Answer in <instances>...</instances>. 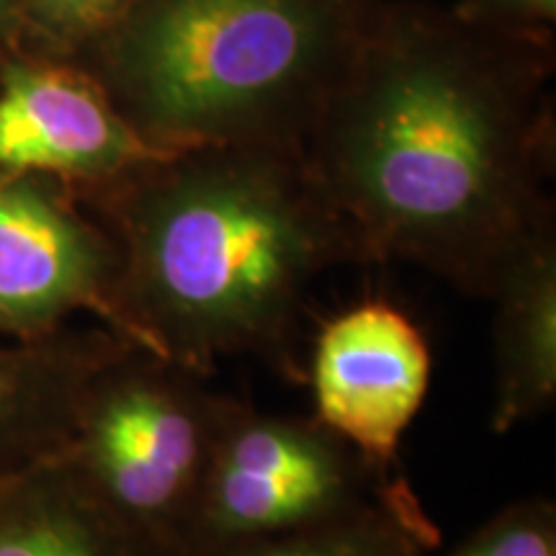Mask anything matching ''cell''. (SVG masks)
Here are the masks:
<instances>
[{"instance_id":"cell-1","label":"cell","mask_w":556,"mask_h":556,"mask_svg":"<svg viewBox=\"0 0 556 556\" xmlns=\"http://www.w3.org/2000/svg\"><path fill=\"white\" fill-rule=\"evenodd\" d=\"M554 50L441 5L374 0L302 155L358 263H409L490 302L556 229Z\"/></svg>"},{"instance_id":"cell-5","label":"cell","mask_w":556,"mask_h":556,"mask_svg":"<svg viewBox=\"0 0 556 556\" xmlns=\"http://www.w3.org/2000/svg\"><path fill=\"white\" fill-rule=\"evenodd\" d=\"M402 471H381L315 415L266 413L229 400L186 556L351 516Z\"/></svg>"},{"instance_id":"cell-14","label":"cell","mask_w":556,"mask_h":556,"mask_svg":"<svg viewBox=\"0 0 556 556\" xmlns=\"http://www.w3.org/2000/svg\"><path fill=\"white\" fill-rule=\"evenodd\" d=\"M438 556H556V503L548 497L516 500Z\"/></svg>"},{"instance_id":"cell-12","label":"cell","mask_w":556,"mask_h":556,"mask_svg":"<svg viewBox=\"0 0 556 556\" xmlns=\"http://www.w3.org/2000/svg\"><path fill=\"white\" fill-rule=\"evenodd\" d=\"M438 552L441 533L402 477L351 516L199 548L189 556H438Z\"/></svg>"},{"instance_id":"cell-8","label":"cell","mask_w":556,"mask_h":556,"mask_svg":"<svg viewBox=\"0 0 556 556\" xmlns=\"http://www.w3.org/2000/svg\"><path fill=\"white\" fill-rule=\"evenodd\" d=\"M155 155L78 62L29 50L0 62V180L45 176L86 191Z\"/></svg>"},{"instance_id":"cell-6","label":"cell","mask_w":556,"mask_h":556,"mask_svg":"<svg viewBox=\"0 0 556 556\" xmlns=\"http://www.w3.org/2000/svg\"><path fill=\"white\" fill-rule=\"evenodd\" d=\"M116 253L78 191L45 176L0 180V340H37L88 312L122 338Z\"/></svg>"},{"instance_id":"cell-3","label":"cell","mask_w":556,"mask_h":556,"mask_svg":"<svg viewBox=\"0 0 556 556\" xmlns=\"http://www.w3.org/2000/svg\"><path fill=\"white\" fill-rule=\"evenodd\" d=\"M374 0H139L73 62L152 150H302Z\"/></svg>"},{"instance_id":"cell-9","label":"cell","mask_w":556,"mask_h":556,"mask_svg":"<svg viewBox=\"0 0 556 556\" xmlns=\"http://www.w3.org/2000/svg\"><path fill=\"white\" fill-rule=\"evenodd\" d=\"M122 340L103 325L0 340V484L65 448L90 374Z\"/></svg>"},{"instance_id":"cell-11","label":"cell","mask_w":556,"mask_h":556,"mask_svg":"<svg viewBox=\"0 0 556 556\" xmlns=\"http://www.w3.org/2000/svg\"><path fill=\"white\" fill-rule=\"evenodd\" d=\"M0 556H178L124 526L62 454L0 484Z\"/></svg>"},{"instance_id":"cell-4","label":"cell","mask_w":556,"mask_h":556,"mask_svg":"<svg viewBox=\"0 0 556 556\" xmlns=\"http://www.w3.org/2000/svg\"><path fill=\"white\" fill-rule=\"evenodd\" d=\"M204 379L122 340L90 374L60 451L124 526L178 556L232 400Z\"/></svg>"},{"instance_id":"cell-16","label":"cell","mask_w":556,"mask_h":556,"mask_svg":"<svg viewBox=\"0 0 556 556\" xmlns=\"http://www.w3.org/2000/svg\"><path fill=\"white\" fill-rule=\"evenodd\" d=\"M21 50L18 0H0V62Z\"/></svg>"},{"instance_id":"cell-13","label":"cell","mask_w":556,"mask_h":556,"mask_svg":"<svg viewBox=\"0 0 556 556\" xmlns=\"http://www.w3.org/2000/svg\"><path fill=\"white\" fill-rule=\"evenodd\" d=\"M139 0H18L21 50L75 60Z\"/></svg>"},{"instance_id":"cell-7","label":"cell","mask_w":556,"mask_h":556,"mask_svg":"<svg viewBox=\"0 0 556 556\" xmlns=\"http://www.w3.org/2000/svg\"><path fill=\"white\" fill-rule=\"evenodd\" d=\"M430 345L389 299H364L317 332L304 381L315 417L381 471H402L400 446L430 387Z\"/></svg>"},{"instance_id":"cell-15","label":"cell","mask_w":556,"mask_h":556,"mask_svg":"<svg viewBox=\"0 0 556 556\" xmlns=\"http://www.w3.org/2000/svg\"><path fill=\"white\" fill-rule=\"evenodd\" d=\"M448 11L477 31L554 50L556 0H456Z\"/></svg>"},{"instance_id":"cell-2","label":"cell","mask_w":556,"mask_h":556,"mask_svg":"<svg viewBox=\"0 0 556 556\" xmlns=\"http://www.w3.org/2000/svg\"><path fill=\"white\" fill-rule=\"evenodd\" d=\"M78 197L114 245L124 340L201 377L253 356L304 381L296 336L312 287L358 255L302 150L160 152Z\"/></svg>"},{"instance_id":"cell-10","label":"cell","mask_w":556,"mask_h":556,"mask_svg":"<svg viewBox=\"0 0 556 556\" xmlns=\"http://www.w3.org/2000/svg\"><path fill=\"white\" fill-rule=\"evenodd\" d=\"M492 430L510 433L556 402V229L507 268L495 294Z\"/></svg>"}]
</instances>
